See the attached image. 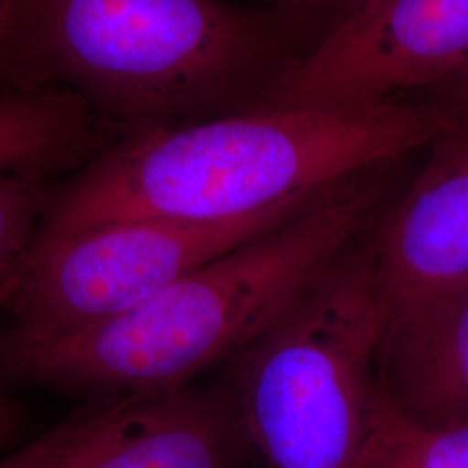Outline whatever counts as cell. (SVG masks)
<instances>
[{
    "label": "cell",
    "instance_id": "cell-16",
    "mask_svg": "<svg viewBox=\"0 0 468 468\" xmlns=\"http://www.w3.org/2000/svg\"><path fill=\"white\" fill-rule=\"evenodd\" d=\"M9 156H11V139H9L5 120L0 113V170L7 165Z\"/></svg>",
    "mask_w": 468,
    "mask_h": 468
},
{
    "label": "cell",
    "instance_id": "cell-7",
    "mask_svg": "<svg viewBox=\"0 0 468 468\" xmlns=\"http://www.w3.org/2000/svg\"><path fill=\"white\" fill-rule=\"evenodd\" d=\"M243 437L233 399L220 392L135 394L58 423L30 468H233Z\"/></svg>",
    "mask_w": 468,
    "mask_h": 468
},
{
    "label": "cell",
    "instance_id": "cell-1",
    "mask_svg": "<svg viewBox=\"0 0 468 468\" xmlns=\"http://www.w3.org/2000/svg\"><path fill=\"white\" fill-rule=\"evenodd\" d=\"M452 123L413 98L247 110L123 135L52 187L35 247L120 220L245 218L402 162Z\"/></svg>",
    "mask_w": 468,
    "mask_h": 468
},
{
    "label": "cell",
    "instance_id": "cell-3",
    "mask_svg": "<svg viewBox=\"0 0 468 468\" xmlns=\"http://www.w3.org/2000/svg\"><path fill=\"white\" fill-rule=\"evenodd\" d=\"M307 49L236 0H17L11 80L123 137L253 110Z\"/></svg>",
    "mask_w": 468,
    "mask_h": 468
},
{
    "label": "cell",
    "instance_id": "cell-15",
    "mask_svg": "<svg viewBox=\"0 0 468 468\" xmlns=\"http://www.w3.org/2000/svg\"><path fill=\"white\" fill-rule=\"evenodd\" d=\"M13 434V417L9 413L7 404L0 398V450Z\"/></svg>",
    "mask_w": 468,
    "mask_h": 468
},
{
    "label": "cell",
    "instance_id": "cell-10",
    "mask_svg": "<svg viewBox=\"0 0 468 468\" xmlns=\"http://www.w3.org/2000/svg\"><path fill=\"white\" fill-rule=\"evenodd\" d=\"M50 193L49 177L0 172V311L16 295Z\"/></svg>",
    "mask_w": 468,
    "mask_h": 468
},
{
    "label": "cell",
    "instance_id": "cell-9",
    "mask_svg": "<svg viewBox=\"0 0 468 468\" xmlns=\"http://www.w3.org/2000/svg\"><path fill=\"white\" fill-rule=\"evenodd\" d=\"M380 385L423 427L468 421V283L387 328Z\"/></svg>",
    "mask_w": 468,
    "mask_h": 468
},
{
    "label": "cell",
    "instance_id": "cell-12",
    "mask_svg": "<svg viewBox=\"0 0 468 468\" xmlns=\"http://www.w3.org/2000/svg\"><path fill=\"white\" fill-rule=\"evenodd\" d=\"M417 98L434 102L452 118H468V71Z\"/></svg>",
    "mask_w": 468,
    "mask_h": 468
},
{
    "label": "cell",
    "instance_id": "cell-14",
    "mask_svg": "<svg viewBox=\"0 0 468 468\" xmlns=\"http://www.w3.org/2000/svg\"><path fill=\"white\" fill-rule=\"evenodd\" d=\"M56 435V427L50 429L49 432L40 435L37 441L27 444L25 448L11 452L7 456L0 458V468H30L35 462L49 450L52 441Z\"/></svg>",
    "mask_w": 468,
    "mask_h": 468
},
{
    "label": "cell",
    "instance_id": "cell-11",
    "mask_svg": "<svg viewBox=\"0 0 468 468\" xmlns=\"http://www.w3.org/2000/svg\"><path fill=\"white\" fill-rule=\"evenodd\" d=\"M368 2L371 0H251L253 5L282 17L309 49L357 15Z\"/></svg>",
    "mask_w": 468,
    "mask_h": 468
},
{
    "label": "cell",
    "instance_id": "cell-13",
    "mask_svg": "<svg viewBox=\"0 0 468 468\" xmlns=\"http://www.w3.org/2000/svg\"><path fill=\"white\" fill-rule=\"evenodd\" d=\"M17 0H0V92L16 90L11 80V38Z\"/></svg>",
    "mask_w": 468,
    "mask_h": 468
},
{
    "label": "cell",
    "instance_id": "cell-8",
    "mask_svg": "<svg viewBox=\"0 0 468 468\" xmlns=\"http://www.w3.org/2000/svg\"><path fill=\"white\" fill-rule=\"evenodd\" d=\"M427 150L419 176L369 228L388 326L468 283V118Z\"/></svg>",
    "mask_w": 468,
    "mask_h": 468
},
{
    "label": "cell",
    "instance_id": "cell-6",
    "mask_svg": "<svg viewBox=\"0 0 468 468\" xmlns=\"http://www.w3.org/2000/svg\"><path fill=\"white\" fill-rule=\"evenodd\" d=\"M468 71V0H371L253 110L413 100Z\"/></svg>",
    "mask_w": 468,
    "mask_h": 468
},
{
    "label": "cell",
    "instance_id": "cell-4",
    "mask_svg": "<svg viewBox=\"0 0 468 468\" xmlns=\"http://www.w3.org/2000/svg\"><path fill=\"white\" fill-rule=\"evenodd\" d=\"M387 328L368 229L233 359L234 410L268 468H359Z\"/></svg>",
    "mask_w": 468,
    "mask_h": 468
},
{
    "label": "cell",
    "instance_id": "cell-5",
    "mask_svg": "<svg viewBox=\"0 0 468 468\" xmlns=\"http://www.w3.org/2000/svg\"><path fill=\"white\" fill-rule=\"evenodd\" d=\"M332 187L231 220H120L37 245L9 305L13 326L0 344L68 336L123 314L187 272L297 216Z\"/></svg>",
    "mask_w": 468,
    "mask_h": 468
},
{
    "label": "cell",
    "instance_id": "cell-2",
    "mask_svg": "<svg viewBox=\"0 0 468 468\" xmlns=\"http://www.w3.org/2000/svg\"><path fill=\"white\" fill-rule=\"evenodd\" d=\"M396 165L334 186L297 216L123 314L68 336L0 344L2 367L96 401L186 388L201 371L249 349L368 231L387 205Z\"/></svg>",
    "mask_w": 468,
    "mask_h": 468
}]
</instances>
